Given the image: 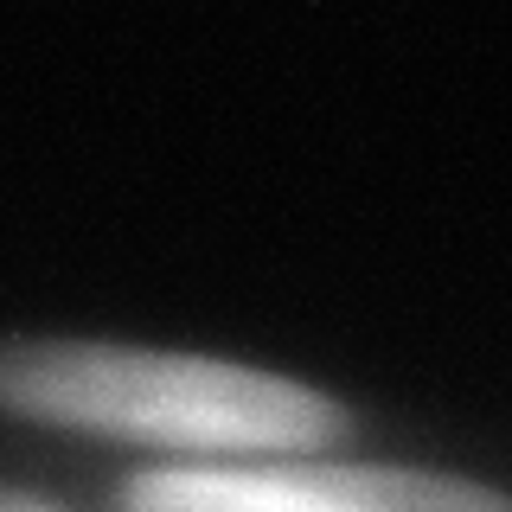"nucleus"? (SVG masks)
<instances>
[{
	"label": "nucleus",
	"instance_id": "3",
	"mask_svg": "<svg viewBox=\"0 0 512 512\" xmlns=\"http://www.w3.org/2000/svg\"><path fill=\"white\" fill-rule=\"evenodd\" d=\"M0 512H58V506L32 500V493H0Z\"/></svg>",
	"mask_w": 512,
	"mask_h": 512
},
{
	"label": "nucleus",
	"instance_id": "2",
	"mask_svg": "<svg viewBox=\"0 0 512 512\" xmlns=\"http://www.w3.org/2000/svg\"><path fill=\"white\" fill-rule=\"evenodd\" d=\"M122 512H512L506 493L423 468H320V461H237L160 468L128 487Z\"/></svg>",
	"mask_w": 512,
	"mask_h": 512
},
{
	"label": "nucleus",
	"instance_id": "1",
	"mask_svg": "<svg viewBox=\"0 0 512 512\" xmlns=\"http://www.w3.org/2000/svg\"><path fill=\"white\" fill-rule=\"evenodd\" d=\"M0 410L180 448V455H218V468L256 455H314L346 429L340 404L295 378L199 359V352H141L96 340L0 346Z\"/></svg>",
	"mask_w": 512,
	"mask_h": 512
}]
</instances>
